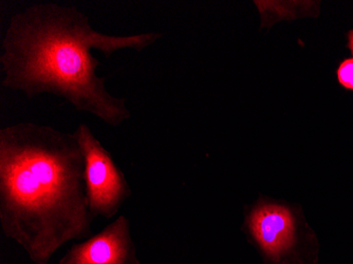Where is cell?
Returning <instances> with one entry per match:
<instances>
[{
	"label": "cell",
	"mask_w": 353,
	"mask_h": 264,
	"mask_svg": "<svg viewBox=\"0 0 353 264\" xmlns=\"http://www.w3.org/2000/svg\"><path fill=\"white\" fill-rule=\"evenodd\" d=\"M161 37L157 32L111 35L97 31L74 6L39 3L12 15L1 41V85L28 99L51 94L79 112L118 127L132 118L124 97L109 92L97 68L123 50H144Z\"/></svg>",
	"instance_id": "6da1fadb"
},
{
	"label": "cell",
	"mask_w": 353,
	"mask_h": 264,
	"mask_svg": "<svg viewBox=\"0 0 353 264\" xmlns=\"http://www.w3.org/2000/svg\"><path fill=\"white\" fill-rule=\"evenodd\" d=\"M85 161L74 134L35 122L0 129V226L33 263L91 237Z\"/></svg>",
	"instance_id": "7a4b0ae2"
},
{
	"label": "cell",
	"mask_w": 353,
	"mask_h": 264,
	"mask_svg": "<svg viewBox=\"0 0 353 264\" xmlns=\"http://www.w3.org/2000/svg\"><path fill=\"white\" fill-rule=\"evenodd\" d=\"M73 134L84 156L85 182L91 214L94 218L107 220L116 217L132 196L126 176L88 125L81 123Z\"/></svg>",
	"instance_id": "3957f363"
},
{
	"label": "cell",
	"mask_w": 353,
	"mask_h": 264,
	"mask_svg": "<svg viewBox=\"0 0 353 264\" xmlns=\"http://www.w3.org/2000/svg\"><path fill=\"white\" fill-rule=\"evenodd\" d=\"M59 264H141L130 219L121 214L100 233L73 244Z\"/></svg>",
	"instance_id": "277c9868"
},
{
	"label": "cell",
	"mask_w": 353,
	"mask_h": 264,
	"mask_svg": "<svg viewBox=\"0 0 353 264\" xmlns=\"http://www.w3.org/2000/svg\"><path fill=\"white\" fill-rule=\"evenodd\" d=\"M249 226L263 251L272 257L285 253L294 242V219L283 206H259L250 214Z\"/></svg>",
	"instance_id": "5b68a950"
},
{
	"label": "cell",
	"mask_w": 353,
	"mask_h": 264,
	"mask_svg": "<svg viewBox=\"0 0 353 264\" xmlns=\"http://www.w3.org/2000/svg\"><path fill=\"white\" fill-rule=\"evenodd\" d=\"M338 77L339 81L345 88L353 90V59H347L341 63Z\"/></svg>",
	"instance_id": "8992f818"
},
{
	"label": "cell",
	"mask_w": 353,
	"mask_h": 264,
	"mask_svg": "<svg viewBox=\"0 0 353 264\" xmlns=\"http://www.w3.org/2000/svg\"><path fill=\"white\" fill-rule=\"evenodd\" d=\"M349 45H350V49L353 54V31L351 32L350 35H349Z\"/></svg>",
	"instance_id": "52a82bcc"
}]
</instances>
